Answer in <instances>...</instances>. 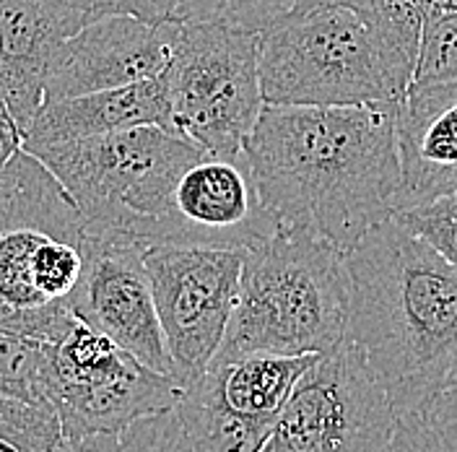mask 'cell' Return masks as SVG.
I'll return each instance as SVG.
<instances>
[{
  "label": "cell",
  "instance_id": "cell-19",
  "mask_svg": "<svg viewBox=\"0 0 457 452\" xmlns=\"http://www.w3.org/2000/svg\"><path fill=\"white\" fill-rule=\"evenodd\" d=\"M60 382H94L104 380L122 367L128 351H122L102 331L91 328L84 320H76L73 328L50 343Z\"/></svg>",
  "mask_w": 457,
  "mask_h": 452
},
{
  "label": "cell",
  "instance_id": "cell-14",
  "mask_svg": "<svg viewBox=\"0 0 457 452\" xmlns=\"http://www.w3.org/2000/svg\"><path fill=\"white\" fill-rule=\"evenodd\" d=\"M185 388L164 372L125 356L122 367L94 382H60L53 396L62 439H84L120 431L151 414L170 411Z\"/></svg>",
  "mask_w": 457,
  "mask_h": 452
},
{
  "label": "cell",
  "instance_id": "cell-8",
  "mask_svg": "<svg viewBox=\"0 0 457 452\" xmlns=\"http://www.w3.org/2000/svg\"><path fill=\"white\" fill-rule=\"evenodd\" d=\"M245 250L148 245L145 268L171 359V377L198 385L227 336Z\"/></svg>",
  "mask_w": 457,
  "mask_h": 452
},
{
  "label": "cell",
  "instance_id": "cell-23",
  "mask_svg": "<svg viewBox=\"0 0 457 452\" xmlns=\"http://www.w3.org/2000/svg\"><path fill=\"white\" fill-rule=\"evenodd\" d=\"M395 219L457 265V193L398 211Z\"/></svg>",
  "mask_w": 457,
  "mask_h": 452
},
{
  "label": "cell",
  "instance_id": "cell-5",
  "mask_svg": "<svg viewBox=\"0 0 457 452\" xmlns=\"http://www.w3.org/2000/svg\"><path fill=\"white\" fill-rule=\"evenodd\" d=\"M84 213L86 229L125 231L148 245L182 177L205 154L198 143L162 125H141L81 141L29 146Z\"/></svg>",
  "mask_w": 457,
  "mask_h": 452
},
{
  "label": "cell",
  "instance_id": "cell-12",
  "mask_svg": "<svg viewBox=\"0 0 457 452\" xmlns=\"http://www.w3.org/2000/svg\"><path fill=\"white\" fill-rule=\"evenodd\" d=\"M86 24L53 0H0V99L24 136L47 99L57 50Z\"/></svg>",
  "mask_w": 457,
  "mask_h": 452
},
{
  "label": "cell",
  "instance_id": "cell-17",
  "mask_svg": "<svg viewBox=\"0 0 457 452\" xmlns=\"http://www.w3.org/2000/svg\"><path fill=\"white\" fill-rule=\"evenodd\" d=\"M57 385L50 343L0 331V396L53 406Z\"/></svg>",
  "mask_w": 457,
  "mask_h": 452
},
{
  "label": "cell",
  "instance_id": "cell-10",
  "mask_svg": "<svg viewBox=\"0 0 457 452\" xmlns=\"http://www.w3.org/2000/svg\"><path fill=\"white\" fill-rule=\"evenodd\" d=\"M281 224L260 198L245 154H203L177 180L164 213L148 231V245L253 250Z\"/></svg>",
  "mask_w": 457,
  "mask_h": 452
},
{
  "label": "cell",
  "instance_id": "cell-21",
  "mask_svg": "<svg viewBox=\"0 0 457 452\" xmlns=\"http://www.w3.org/2000/svg\"><path fill=\"white\" fill-rule=\"evenodd\" d=\"M62 429L53 406L0 396V448L11 452H57Z\"/></svg>",
  "mask_w": 457,
  "mask_h": 452
},
{
  "label": "cell",
  "instance_id": "cell-22",
  "mask_svg": "<svg viewBox=\"0 0 457 452\" xmlns=\"http://www.w3.org/2000/svg\"><path fill=\"white\" fill-rule=\"evenodd\" d=\"M413 84H457V11L424 21Z\"/></svg>",
  "mask_w": 457,
  "mask_h": 452
},
{
  "label": "cell",
  "instance_id": "cell-1",
  "mask_svg": "<svg viewBox=\"0 0 457 452\" xmlns=\"http://www.w3.org/2000/svg\"><path fill=\"white\" fill-rule=\"evenodd\" d=\"M245 156L276 222L343 255L395 216L398 105H265Z\"/></svg>",
  "mask_w": 457,
  "mask_h": 452
},
{
  "label": "cell",
  "instance_id": "cell-4",
  "mask_svg": "<svg viewBox=\"0 0 457 452\" xmlns=\"http://www.w3.org/2000/svg\"><path fill=\"white\" fill-rule=\"evenodd\" d=\"M345 255L307 231L281 226L245 253L239 297L213 362L247 354H328L348 339Z\"/></svg>",
  "mask_w": 457,
  "mask_h": 452
},
{
  "label": "cell",
  "instance_id": "cell-24",
  "mask_svg": "<svg viewBox=\"0 0 457 452\" xmlns=\"http://www.w3.org/2000/svg\"><path fill=\"white\" fill-rule=\"evenodd\" d=\"M390 452H457V422L428 414H403L393 431Z\"/></svg>",
  "mask_w": 457,
  "mask_h": 452
},
{
  "label": "cell",
  "instance_id": "cell-9",
  "mask_svg": "<svg viewBox=\"0 0 457 452\" xmlns=\"http://www.w3.org/2000/svg\"><path fill=\"white\" fill-rule=\"evenodd\" d=\"M81 250L84 273L65 299L68 310L102 331L141 364L171 374L170 351L145 268L148 245L125 231L86 229Z\"/></svg>",
  "mask_w": 457,
  "mask_h": 452
},
{
  "label": "cell",
  "instance_id": "cell-25",
  "mask_svg": "<svg viewBox=\"0 0 457 452\" xmlns=\"http://www.w3.org/2000/svg\"><path fill=\"white\" fill-rule=\"evenodd\" d=\"M53 3L81 13L88 24L96 19H104V16H120V13L162 24V13H159L156 0H53Z\"/></svg>",
  "mask_w": 457,
  "mask_h": 452
},
{
  "label": "cell",
  "instance_id": "cell-6",
  "mask_svg": "<svg viewBox=\"0 0 457 452\" xmlns=\"http://www.w3.org/2000/svg\"><path fill=\"white\" fill-rule=\"evenodd\" d=\"M260 31L213 21L177 27L164 73L171 128L205 154L239 156L265 99L257 68Z\"/></svg>",
  "mask_w": 457,
  "mask_h": 452
},
{
  "label": "cell",
  "instance_id": "cell-29",
  "mask_svg": "<svg viewBox=\"0 0 457 452\" xmlns=\"http://www.w3.org/2000/svg\"><path fill=\"white\" fill-rule=\"evenodd\" d=\"M0 452H11V450H5V448H0Z\"/></svg>",
  "mask_w": 457,
  "mask_h": 452
},
{
  "label": "cell",
  "instance_id": "cell-11",
  "mask_svg": "<svg viewBox=\"0 0 457 452\" xmlns=\"http://www.w3.org/2000/svg\"><path fill=\"white\" fill-rule=\"evenodd\" d=\"M177 27L174 21L154 24L122 13L86 24L57 50L45 102L164 76Z\"/></svg>",
  "mask_w": 457,
  "mask_h": 452
},
{
  "label": "cell",
  "instance_id": "cell-2",
  "mask_svg": "<svg viewBox=\"0 0 457 452\" xmlns=\"http://www.w3.org/2000/svg\"><path fill=\"white\" fill-rule=\"evenodd\" d=\"M348 339L395 414L424 411L457 369V265L393 216L345 255Z\"/></svg>",
  "mask_w": 457,
  "mask_h": 452
},
{
  "label": "cell",
  "instance_id": "cell-18",
  "mask_svg": "<svg viewBox=\"0 0 457 452\" xmlns=\"http://www.w3.org/2000/svg\"><path fill=\"white\" fill-rule=\"evenodd\" d=\"M57 452H193L182 429L179 414L170 408L162 414L143 416L130 426L94 434L84 439H62Z\"/></svg>",
  "mask_w": 457,
  "mask_h": 452
},
{
  "label": "cell",
  "instance_id": "cell-26",
  "mask_svg": "<svg viewBox=\"0 0 457 452\" xmlns=\"http://www.w3.org/2000/svg\"><path fill=\"white\" fill-rule=\"evenodd\" d=\"M24 148V133L19 128V122L13 120V114L8 110V105L0 99V170L13 159V154H19Z\"/></svg>",
  "mask_w": 457,
  "mask_h": 452
},
{
  "label": "cell",
  "instance_id": "cell-7",
  "mask_svg": "<svg viewBox=\"0 0 457 452\" xmlns=\"http://www.w3.org/2000/svg\"><path fill=\"white\" fill-rule=\"evenodd\" d=\"M395 424L364 351L345 339L299 377L260 452H390Z\"/></svg>",
  "mask_w": 457,
  "mask_h": 452
},
{
  "label": "cell",
  "instance_id": "cell-13",
  "mask_svg": "<svg viewBox=\"0 0 457 452\" xmlns=\"http://www.w3.org/2000/svg\"><path fill=\"white\" fill-rule=\"evenodd\" d=\"M395 213L457 193V84H411L398 102Z\"/></svg>",
  "mask_w": 457,
  "mask_h": 452
},
{
  "label": "cell",
  "instance_id": "cell-3",
  "mask_svg": "<svg viewBox=\"0 0 457 452\" xmlns=\"http://www.w3.org/2000/svg\"><path fill=\"white\" fill-rule=\"evenodd\" d=\"M257 68L265 105H398L416 57L345 3L299 0L260 31Z\"/></svg>",
  "mask_w": 457,
  "mask_h": 452
},
{
  "label": "cell",
  "instance_id": "cell-20",
  "mask_svg": "<svg viewBox=\"0 0 457 452\" xmlns=\"http://www.w3.org/2000/svg\"><path fill=\"white\" fill-rule=\"evenodd\" d=\"M162 21H213L262 31L299 0H156Z\"/></svg>",
  "mask_w": 457,
  "mask_h": 452
},
{
  "label": "cell",
  "instance_id": "cell-16",
  "mask_svg": "<svg viewBox=\"0 0 457 452\" xmlns=\"http://www.w3.org/2000/svg\"><path fill=\"white\" fill-rule=\"evenodd\" d=\"M13 229H37L79 247L86 234L84 213L73 196L27 148L0 170V237Z\"/></svg>",
  "mask_w": 457,
  "mask_h": 452
},
{
  "label": "cell",
  "instance_id": "cell-15",
  "mask_svg": "<svg viewBox=\"0 0 457 452\" xmlns=\"http://www.w3.org/2000/svg\"><path fill=\"white\" fill-rule=\"evenodd\" d=\"M141 125H162L167 130H174L164 76L45 102L24 136V148L81 141Z\"/></svg>",
  "mask_w": 457,
  "mask_h": 452
},
{
  "label": "cell",
  "instance_id": "cell-28",
  "mask_svg": "<svg viewBox=\"0 0 457 452\" xmlns=\"http://www.w3.org/2000/svg\"><path fill=\"white\" fill-rule=\"evenodd\" d=\"M442 11H457V0H442Z\"/></svg>",
  "mask_w": 457,
  "mask_h": 452
},
{
  "label": "cell",
  "instance_id": "cell-27",
  "mask_svg": "<svg viewBox=\"0 0 457 452\" xmlns=\"http://www.w3.org/2000/svg\"><path fill=\"white\" fill-rule=\"evenodd\" d=\"M421 414H428V416H434V419H450V422H457V369L455 374L447 380V385L428 400V406Z\"/></svg>",
  "mask_w": 457,
  "mask_h": 452
}]
</instances>
